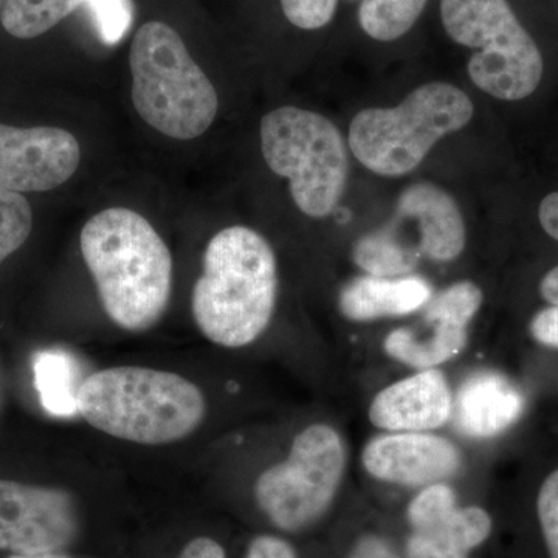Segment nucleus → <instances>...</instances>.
I'll return each instance as SVG.
<instances>
[{
    "mask_svg": "<svg viewBox=\"0 0 558 558\" xmlns=\"http://www.w3.org/2000/svg\"><path fill=\"white\" fill-rule=\"evenodd\" d=\"M81 253L108 317L130 332L156 326L172 292V256L148 219L108 208L81 230Z\"/></svg>",
    "mask_w": 558,
    "mask_h": 558,
    "instance_id": "obj_1",
    "label": "nucleus"
},
{
    "mask_svg": "<svg viewBox=\"0 0 558 558\" xmlns=\"http://www.w3.org/2000/svg\"><path fill=\"white\" fill-rule=\"evenodd\" d=\"M277 290V258L266 238L248 227H229L205 250L191 300L194 322L219 347H247L270 325Z\"/></svg>",
    "mask_w": 558,
    "mask_h": 558,
    "instance_id": "obj_2",
    "label": "nucleus"
},
{
    "mask_svg": "<svg viewBox=\"0 0 558 558\" xmlns=\"http://www.w3.org/2000/svg\"><path fill=\"white\" fill-rule=\"evenodd\" d=\"M76 413L112 438L163 446L201 427L207 400L179 374L117 366L86 377L76 391Z\"/></svg>",
    "mask_w": 558,
    "mask_h": 558,
    "instance_id": "obj_3",
    "label": "nucleus"
},
{
    "mask_svg": "<svg viewBox=\"0 0 558 558\" xmlns=\"http://www.w3.org/2000/svg\"><path fill=\"white\" fill-rule=\"evenodd\" d=\"M132 102L142 120L175 140L201 137L215 123L219 97L179 33L150 21L132 40Z\"/></svg>",
    "mask_w": 558,
    "mask_h": 558,
    "instance_id": "obj_4",
    "label": "nucleus"
},
{
    "mask_svg": "<svg viewBox=\"0 0 558 558\" xmlns=\"http://www.w3.org/2000/svg\"><path fill=\"white\" fill-rule=\"evenodd\" d=\"M475 106L450 83H427L396 108L360 110L349 128V148L376 174L400 178L416 170L436 143L468 126Z\"/></svg>",
    "mask_w": 558,
    "mask_h": 558,
    "instance_id": "obj_5",
    "label": "nucleus"
},
{
    "mask_svg": "<svg viewBox=\"0 0 558 558\" xmlns=\"http://www.w3.org/2000/svg\"><path fill=\"white\" fill-rule=\"evenodd\" d=\"M440 21L454 43L475 50L468 69L478 89L502 101L537 90L545 58L509 0H440Z\"/></svg>",
    "mask_w": 558,
    "mask_h": 558,
    "instance_id": "obj_6",
    "label": "nucleus"
},
{
    "mask_svg": "<svg viewBox=\"0 0 558 558\" xmlns=\"http://www.w3.org/2000/svg\"><path fill=\"white\" fill-rule=\"evenodd\" d=\"M259 134L267 167L289 180L296 207L311 218L329 216L348 182V149L339 128L317 112L284 106L263 117Z\"/></svg>",
    "mask_w": 558,
    "mask_h": 558,
    "instance_id": "obj_7",
    "label": "nucleus"
},
{
    "mask_svg": "<svg viewBox=\"0 0 558 558\" xmlns=\"http://www.w3.org/2000/svg\"><path fill=\"white\" fill-rule=\"evenodd\" d=\"M464 218L457 201L433 183L400 193L387 226L360 238L352 258L374 277H405L422 259L450 263L465 248Z\"/></svg>",
    "mask_w": 558,
    "mask_h": 558,
    "instance_id": "obj_8",
    "label": "nucleus"
},
{
    "mask_svg": "<svg viewBox=\"0 0 558 558\" xmlns=\"http://www.w3.org/2000/svg\"><path fill=\"white\" fill-rule=\"evenodd\" d=\"M344 469L340 433L329 425H311L295 436L288 459L256 480V505L279 531H304L328 512Z\"/></svg>",
    "mask_w": 558,
    "mask_h": 558,
    "instance_id": "obj_9",
    "label": "nucleus"
},
{
    "mask_svg": "<svg viewBox=\"0 0 558 558\" xmlns=\"http://www.w3.org/2000/svg\"><path fill=\"white\" fill-rule=\"evenodd\" d=\"M78 534V506L70 492L0 480V550L11 556L61 553Z\"/></svg>",
    "mask_w": 558,
    "mask_h": 558,
    "instance_id": "obj_10",
    "label": "nucleus"
},
{
    "mask_svg": "<svg viewBox=\"0 0 558 558\" xmlns=\"http://www.w3.org/2000/svg\"><path fill=\"white\" fill-rule=\"evenodd\" d=\"M483 290L459 281L425 304L416 325L389 332L384 348L389 357L416 369H432L464 351L469 326L483 306Z\"/></svg>",
    "mask_w": 558,
    "mask_h": 558,
    "instance_id": "obj_11",
    "label": "nucleus"
},
{
    "mask_svg": "<svg viewBox=\"0 0 558 558\" xmlns=\"http://www.w3.org/2000/svg\"><path fill=\"white\" fill-rule=\"evenodd\" d=\"M81 163V146L61 128L0 124V189L46 193L64 185Z\"/></svg>",
    "mask_w": 558,
    "mask_h": 558,
    "instance_id": "obj_12",
    "label": "nucleus"
},
{
    "mask_svg": "<svg viewBox=\"0 0 558 558\" xmlns=\"http://www.w3.org/2000/svg\"><path fill=\"white\" fill-rule=\"evenodd\" d=\"M362 462L376 480L427 487L453 478L462 468V454L451 440L440 436L398 433L371 439Z\"/></svg>",
    "mask_w": 558,
    "mask_h": 558,
    "instance_id": "obj_13",
    "label": "nucleus"
},
{
    "mask_svg": "<svg viewBox=\"0 0 558 558\" xmlns=\"http://www.w3.org/2000/svg\"><path fill=\"white\" fill-rule=\"evenodd\" d=\"M453 395L440 371L422 369L381 389L369 407L374 427L396 433H422L451 418Z\"/></svg>",
    "mask_w": 558,
    "mask_h": 558,
    "instance_id": "obj_14",
    "label": "nucleus"
},
{
    "mask_svg": "<svg viewBox=\"0 0 558 558\" xmlns=\"http://www.w3.org/2000/svg\"><path fill=\"white\" fill-rule=\"evenodd\" d=\"M524 407L523 392L505 374L478 371L459 387L450 421L469 438H494L523 416Z\"/></svg>",
    "mask_w": 558,
    "mask_h": 558,
    "instance_id": "obj_15",
    "label": "nucleus"
},
{
    "mask_svg": "<svg viewBox=\"0 0 558 558\" xmlns=\"http://www.w3.org/2000/svg\"><path fill=\"white\" fill-rule=\"evenodd\" d=\"M433 288L417 275L351 279L340 292L341 314L351 322H374L385 317H403L421 311L432 300Z\"/></svg>",
    "mask_w": 558,
    "mask_h": 558,
    "instance_id": "obj_16",
    "label": "nucleus"
},
{
    "mask_svg": "<svg viewBox=\"0 0 558 558\" xmlns=\"http://www.w3.org/2000/svg\"><path fill=\"white\" fill-rule=\"evenodd\" d=\"M492 527L490 515L478 506L453 509L427 526L413 529L407 558H469L490 537Z\"/></svg>",
    "mask_w": 558,
    "mask_h": 558,
    "instance_id": "obj_17",
    "label": "nucleus"
},
{
    "mask_svg": "<svg viewBox=\"0 0 558 558\" xmlns=\"http://www.w3.org/2000/svg\"><path fill=\"white\" fill-rule=\"evenodd\" d=\"M84 0H7L0 21L17 39H33L57 27Z\"/></svg>",
    "mask_w": 558,
    "mask_h": 558,
    "instance_id": "obj_18",
    "label": "nucleus"
},
{
    "mask_svg": "<svg viewBox=\"0 0 558 558\" xmlns=\"http://www.w3.org/2000/svg\"><path fill=\"white\" fill-rule=\"evenodd\" d=\"M359 24L369 38L391 43L413 28L428 0H359Z\"/></svg>",
    "mask_w": 558,
    "mask_h": 558,
    "instance_id": "obj_19",
    "label": "nucleus"
},
{
    "mask_svg": "<svg viewBox=\"0 0 558 558\" xmlns=\"http://www.w3.org/2000/svg\"><path fill=\"white\" fill-rule=\"evenodd\" d=\"M72 362L61 352H40L35 359V384L43 405L58 416L76 411V391L73 388Z\"/></svg>",
    "mask_w": 558,
    "mask_h": 558,
    "instance_id": "obj_20",
    "label": "nucleus"
},
{
    "mask_svg": "<svg viewBox=\"0 0 558 558\" xmlns=\"http://www.w3.org/2000/svg\"><path fill=\"white\" fill-rule=\"evenodd\" d=\"M32 230L31 202L20 193L0 189V264L25 244Z\"/></svg>",
    "mask_w": 558,
    "mask_h": 558,
    "instance_id": "obj_21",
    "label": "nucleus"
},
{
    "mask_svg": "<svg viewBox=\"0 0 558 558\" xmlns=\"http://www.w3.org/2000/svg\"><path fill=\"white\" fill-rule=\"evenodd\" d=\"M89 7L100 38L106 44L120 43L134 21L132 0H84Z\"/></svg>",
    "mask_w": 558,
    "mask_h": 558,
    "instance_id": "obj_22",
    "label": "nucleus"
},
{
    "mask_svg": "<svg viewBox=\"0 0 558 558\" xmlns=\"http://www.w3.org/2000/svg\"><path fill=\"white\" fill-rule=\"evenodd\" d=\"M457 508V494L453 488L446 483H438L425 487L417 497H414L407 510V515H409L411 527L417 529L442 519Z\"/></svg>",
    "mask_w": 558,
    "mask_h": 558,
    "instance_id": "obj_23",
    "label": "nucleus"
},
{
    "mask_svg": "<svg viewBox=\"0 0 558 558\" xmlns=\"http://www.w3.org/2000/svg\"><path fill=\"white\" fill-rule=\"evenodd\" d=\"M339 0H281L282 11L290 24L303 31L326 27L336 14Z\"/></svg>",
    "mask_w": 558,
    "mask_h": 558,
    "instance_id": "obj_24",
    "label": "nucleus"
},
{
    "mask_svg": "<svg viewBox=\"0 0 558 558\" xmlns=\"http://www.w3.org/2000/svg\"><path fill=\"white\" fill-rule=\"evenodd\" d=\"M537 515L549 557L558 558V469L539 487Z\"/></svg>",
    "mask_w": 558,
    "mask_h": 558,
    "instance_id": "obj_25",
    "label": "nucleus"
},
{
    "mask_svg": "<svg viewBox=\"0 0 558 558\" xmlns=\"http://www.w3.org/2000/svg\"><path fill=\"white\" fill-rule=\"evenodd\" d=\"M531 336L545 347L558 349V306L545 307L532 318Z\"/></svg>",
    "mask_w": 558,
    "mask_h": 558,
    "instance_id": "obj_26",
    "label": "nucleus"
},
{
    "mask_svg": "<svg viewBox=\"0 0 558 558\" xmlns=\"http://www.w3.org/2000/svg\"><path fill=\"white\" fill-rule=\"evenodd\" d=\"M244 558H299V556L286 539L275 535H258L250 542Z\"/></svg>",
    "mask_w": 558,
    "mask_h": 558,
    "instance_id": "obj_27",
    "label": "nucleus"
},
{
    "mask_svg": "<svg viewBox=\"0 0 558 558\" xmlns=\"http://www.w3.org/2000/svg\"><path fill=\"white\" fill-rule=\"evenodd\" d=\"M348 558H400V556L387 539L368 534L355 542Z\"/></svg>",
    "mask_w": 558,
    "mask_h": 558,
    "instance_id": "obj_28",
    "label": "nucleus"
},
{
    "mask_svg": "<svg viewBox=\"0 0 558 558\" xmlns=\"http://www.w3.org/2000/svg\"><path fill=\"white\" fill-rule=\"evenodd\" d=\"M178 558H226V550L216 539L197 537L191 539Z\"/></svg>",
    "mask_w": 558,
    "mask_h": 558,
    "instance_id": "obj_29",
    "label": "nucleus"
},
{
    "mask_svg": "<svg viewBox=\"0 0 558 558\" xmlns=\"http://www.w3.org/2000/svg\"><path fill=\"white\" fill-rule=\"evenodd\" d=\"M538 220L548 236L558 242V191L550 193L538 207Z\"/></svg>",
    "mask_w": 558,
    "mask_h": 558,
    "instance_id": "obj_30",
    "label": "nucleus"
},
{
    "mask_svg": "<svg viewBox=\"0 0 558 558\" xmlns=\"http://www.w3.org/2000/svg\"><path fill=\"white\" fill-rule=\"evenodd\" d=\"M539 293L550 306H558V266L550 269L539 281Z\"/></svg>",
    "mask_w": 558,
    "mask_h": 558,
    "instance_id": "obj_31",
    "label": "nucleus"
},
{
    "mask_svg": "<svg viewBox=\"0 0 558 558\" xmlns=\"http://www.w3.org/2000/svg\"><path fill=\"white\" fill-rule=\"evenodd\" d=\"M9 558H72L62 553L43 554V556H10Z\"/></svg>",
    "mask_w": 558,
    "mask_h": 558,
    "instance_id": "obj_32",
    "label": "nucleus"
},
{
    "mask_svg": "<svg viewBox=\"0 0 558 558\" xmlns=\"http://www.w3.org/2000/svg\"><path fill=\"white\" fill-rule=\"evenodd\" d=\"M7 0H0V14H2L3 5H5Z\"/></svg>",
    "mask_w": 558,
    "mask_h": 558,
    "instance_id": "obj_33",
    "label": "nucleus"
}]
</instances>
